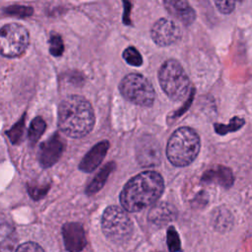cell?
I'll list each match as a JSON object with an SVG mask.
<instances>
[{
  "label": "cell",
  "instance_id": "10",
  "mask_svg": "<svg viewBox=\"0 0 252 252\" xmlns=\"http://www.w3.org/2000/svg\"><path fill=\"white\" fill-rule=\"evenodd\" d=\"M64 149V139L58 133H54L39 146L37 157L40 165L44 168L52 166L61 158Z\"/></svg>",
  "mask_w": 252,
  "mask_h": 252
},
{
  "label": "cell",
  "instance_id": "17",
  "mask_svg": "<svg viewBox=\"0 0 252 252\" xmlns=\"http://www.w3.org/2000/svg\"><path fill=\"white\" fill-rule=\"evenodd\" d=\"M17 243V234L14 226L9 223L0 224V251H12Z\"/></svg>",
  "mask_w": 252,
  "mask_h": 252
},
{
  "label": "cell",
  "instance_id": "28",
  "mask_svg": "<svg viewBox=\"0 0 252 252\" xmlns=\"http://www.w3.org/2000/svg\"><path fill=\"white\" fill-rule=\"evenodd\" d=\"M17 251H43V248L34 242H26L16 248Z\"/></svg>",
  "mask_w": 252,
  "mask_h": 252
},
{
  "label": "cell",
  "instance_id": "5",
  "mask_svg": "<svg viewBox=\"0 0 252 252\" xmlns=\"http://www.w3.org/2000/svg\"><path fill=\"white\" fill-rule=\"evenodd\" d=\"M101 228L106 238L116 244L127 242L133 233L131 219L126 211L118 206H109L104 210Z\"/></svg>",
  "mask_w": 252,
  "mask_h": 252
},
{
  "label": "cell",
  "instance_id": "4",
  "mask_svg": "<svg viewBox=\"0 0 252 252\" xmlns=\"http://www.w3.org/2000/svg\"><path fill=\"white\" fill-rule=\"evenodd\" d=\"M158 81L162 91L171 100H182L189 92V78L181 64L175 59H168L161 65L158 71Z\"/></svg>",
  "mask_w": 252,
  "mask_h": 252
},
{
  "label": "cell",
  "instance_id": "15",
  "mask_svg": "<svg viewBox=\"0 0 252 252\" xmlns=\"http://www.w3.org/2000/svg\"><path fill=\"white\" fill-rule=\"evenodd\" d=\"M201 180L205 183H214L229 188L233 184L234 176L230 168L223 165H215L204 172Z\"/></svg>",
  "mask_w": 252,
  "mask_h": 252
},
{
  "label": "cell",
  "instance_id": "12",
  "mask_svg": "<svg viewBox=\"0 0 252 252\" xmlns=\"http://www.w3.org/2000/svg\"><path fill=\"white\" fill-rule=\"evenodd\" d=\"M109 148L108 141H100L96 145H94L82 158L79 163L80 170L84 172H92L94 171L104 158L107 150Z\"/></svg>",
  "mask_w": 252,
  "mask_h": 252
},
{
  "label": "cell",
  "instance_id": "19",
  "mask_svg": "<svg viewBox=\"0 0 252 252\" xmlns=\"http://www.w3.org/2000/svg\"><path fill=\"white\" fill-rule=\"evenodd\" d=\"M215 227L219 230L229 229L232 225V217L228 211H224L223 209H219V212H216L214 218Z\"/></svg>",
  "mask_w": 252,
  "mask_h": 252
},
{
  "label": "cell",
  "instance_id": "25",
  "mask_svg": "<svg viewBox=\"0 0 252 252\" xmlns=\"http://www.w3.org/2000/svg\"><path fill=\"white\" fill-rule=\"evenodd\" d=\"M167 246H168V249L172 252L179 251L181 249L178 233L176 232L173 226H170L167 229Z\"/></svg>",
  "mask_w": 252,
  "mask_h": 252
},
{
  "label": "cell",
  "instance_id": "1",
  "mask_svg": "<svg viewBox=\"0 0 252 252\" xmlns=\"http://www.w3.org/2000/svg\"><path fill=\"white\" fill-rule=\"evenodd\" d=\"M164 189L162 176L156 171H144L132 177L120 193L125 211L136 213L154 205Z\"/></svg>",
  "mask_w": 252,
  "mask_h": 252
},
{
  "label": "cell",
  "instance_id": "18",
  "mask_svg": "<svg viewBox=\"0 0 252 252\" xmlns=\"http://www.w3.org/2000/svg\"><path fill=\"white\" fill-rule=\"evenodd\" d=\"M45 128H46L45 121L41 117H35L31 122L28 134H29V141L31 142L32 145H34L39 140V138L45 131Z\"/></svg>",
  "mask_w": 252,
  "mask_h": 252
},
{
  "label": "cell",
  "instance_id": "6",
  "mask_svg": "<svg viewBox=\"0 0 252 252\" xmlns=\"http://www.w3.org/2000/svg\"><path fill=\"white\" fill-rule=\"evenodd\" d=\"M119 91L124 98L140 106H151L155 100L152 83L138 73L126 75L119 84Z\"/></svg>",
  "mask_w": 252,
  "mask_h": 252
},
{
  "label": "cell",
  "instance_id": "8",
  "mask_svg": "<svg viewBox=\"0 0 252 252\" xmlns=\"http://www.w3.org/2000/svg\"><path fill=\"white\" fill-rule=\"evenodd\" d=\"M151 36L158 46H168L180 39L181 31L173 21L161 18L153 25Z\"/></svg>",
  "mask_w": 252,
  "mask_h": 252
},
{
  "label": "cell",
  "instance_id": "13",
  "mask_svg": "<svg viewBox=\"0 0 252 252\" xmlns=\"http://www.w3.org/2000/svg\"><path fill=\"white\" fill-rule=\"evenodd\" d=\"M164 7L169 15L185 26L191 25L196 19V13L187 0H164Z\"/></svg>",
  "mask_w": 252,
  "mask_h": 252
},
{
  "label": "cell",
  "instance_id": "29",
  "mask_svg": "<svg viewBox=\"0 0 252 252\" xmlns=\"http://www.w3.org/2000/svg\"><path fill=\"white\" fill-rule=\"evenodd\" d=\"M124 6V14H123V23L125 25H131L130 21V10H131V3L129 0H122Z\"/></svg>",
  "mask_w": 252,
  "mask_h": 252
},
{
  "label": "cell",
  "instance_id": "2",
  "mask_svg": "<svg viewBox=\"0 0 252 252\" xmlns=\"http://www.w3.org/2000/svg\"><path fill=\"white\" fill-rule=\"evenodd\" d=\"M94 113L91 103L81 95H69L58 107V127L71 138L88 135L94 125Z\"/></svg>",
  "mask_w": 252,
  "mask_h": 252
},
{
  "label": "cell",
  "instance_id": "21",
  "mask_svg": "<svg viewBox=\"0 0 252 252\" xmlns=\"http://www.w3.org/2000/svg\"><path fill=\"white\" fill-rule=\"evenodd\" d=\"M25 131V116L21 118L10 130L7 131V136L9 137L12 144H19L21 143Z\"/></svg>",
  "mask_w": 252,
  "mask_h": 252
},
{
  "label": "cell",
  "instance_id": "30",
  "mask_svg": "<svg viewBox=\"0 0 252 252\" xmlns=\"http://www.w3.org/2000/svg\"><path fill=\"white\" fill-rule=\"evenodd\" d=\"M237 1H243V0H237Z\"/></svg>",
  "mask_w": 252,
  "mask_h": 252
},
{
  "label": "cell",
  "instance_id": "14",
  "mask_svg": "<svg viewBox=\"0 0 252 252\" xmlns=\"http://www.w3.org/2000/svg\"><path fill=\"white\" fill-rule=\"evenodd\" d=\"M176 217L177 210L173 205L166 202H160L156 205H152V208L148 214L149 220L157 226H163L174 220Z\"/></svg>",
  "mask_w": 252,
  "mask_h": 252
},
{
  "label": "cell",
  "instance_id": "27",
  "mask_svg": "<svg viewBox=\"0 0 252 252\" xmlns=\"http://www.w3.org/2000/svg\"><path fill=\"white\" fill-rule=\"evenodd\" d=\"M7 12L17 17H28L32 14V8L25 6H13L7 9Z\"/></svg>",
  "mask_w": 252,
  "mask_h": 252
},
{
  "label": "cell",
  "instance_id": "22",
  "mask_svg": "<svg viewBox=\"0 0 252 252\" xmlns=\"http://www.w3.org/2000/svg\"><path fill=\"white\" fill-rule=\"evenodd\" d=\"M49 52L55 57H59L64 52V43L61 35L56 32H52L49 37Z\"/></svg>",
  "mask_w": 252,
  "mask_h": 252
},
{
  "label": "cell",
  "instance_id": "24",
  "mask_svg": "<svg viewBox=\"0 0 252 252\" xmlns=\"http://www.w3.org/2000/svg\"><path fill=\"white\" fill-rule=\"evenodd\" d=\"M48 190H49L48 184H45V185L30 184V185H28V192L33 200H39V199L43 198L46 195V193L48 192Z\"/></svg>",
  "mask_w": 252,
  "mask_h": 252
},
{
  "label": "cell",
  "instance_id": "11",
  "mask_svg": "<svg viewBox=\"0 0 252 252\" xmlns=\"http://www.w3.org/2000/svg\"><path fill=\"white\" fill-rule=\"evenodd\" d=\"M64 244L69 251H81L87 244L85 230L78 222H66L62 226Z\"/></svg>",
  "mask_w": 252,
  "mask_h": 252
},
{
  "label": "cell",
  "instance_id": "20",
  "mask_svg": "<svg viewBox=\"0 0 252 252\" xmlns=\"http://www.w3.org/2000/svg\"><path fill=\"white\" fill-rule=\"evenodd\" d=\"M245 123V120L241 117H233L229 124H220V123H215V131L219 135H225L229 132H234L239 130L242 125Z\"/></svg>",
  "mask_w": 252,
  "mask_h": 252
},
{
  "label": "cell",
  "instance_id": "7",
  "mask_svg": "<svg viewBox=\"0 0 252 252\" xmlns=\"http://www.w3.org/2000/svg\"><path fill=\"white\" fill-rule=\"evenodd\" d=\"M30 34L28 30L16 23L0 29V54L5 57H18L28 48Z\"/></svg>",
  "mask_w": 252,
  "mask_h": 252
},
{
  "label": "cell",
  "instance_id": "26",
  "mask_svg": "<svg viewBox=\"0 0 252 252\" xmlns=\"http://www.w3.org/2000/svg\"><path fill=\"white\" fill-rule=\"evenodd\" d=\"M217 9L222 14H230L235 8V0H214Z\"/></svg>",
  "mask_w": 252,
  "mask_h": 252
},
{
  "label": "cell",
  "instance_id": "9",
  "mask_svg": "<svg viewBox=\"0 0 252 252\" xmlns=\"http://www.w3.org/2000/svg\"><path fill=\"white\" fill-rule=\"evenodd\" d=\"M136 156L142 166H156L160 162L161 151L157 139L151 135H145L138 140Z\"/></svg>",
  "mask_w": 252,
  "mask_h": 252
},
{
  "label": "cell",
  "instance_id": "23",
  "mask_svg": "<svg viewBox=\"0 0 252 252\" xmlns=\"http://www.w3.org/2000/svg\"><path fill=\"white\" fill-rule=\"evenodd\" d=\"M124 60L132 66H136L139 67L143 64V58L142 55L140 54V52L134 47V46H129L127 47L122 54Z\"/></svg>",
  "mask_w": 252,
  "mask_h": 252
},
{
  "label": "cell",
  "instance_id": "3",
  "mask_svg": "<svg viewBox=\"0 0 252 252\" xmlns=\"http://www.w3.org/2000/svg\"><path fill=\"white\" fill-rule=\"evenodd\" d=\"M200 151V137L189 127H180L170 136L166 146L168 160L175 166L189 165Z\"/></svg>",
  "mask_w": 252,
  "mask_h": 252
},
{
  "label": "cell",
  "instance_id": "16",
  "mask_svg": "<svg viewBox=\"0 0 252 252\" xmlns=\"http://www.w3.org/2000/svg\"><path fill=\"white\" fill-rule=\"evenodd\" d=\"M115 169V163L114 162H107L98 172L97 174L92 179V181L89 183V185L86 188V193L88 195H93L99 191L103 185L105 184V181L107 180L109 174Z\"/></svg>",
  "mask_w": 252,
  "mask_h": 252
}]
</instances>
